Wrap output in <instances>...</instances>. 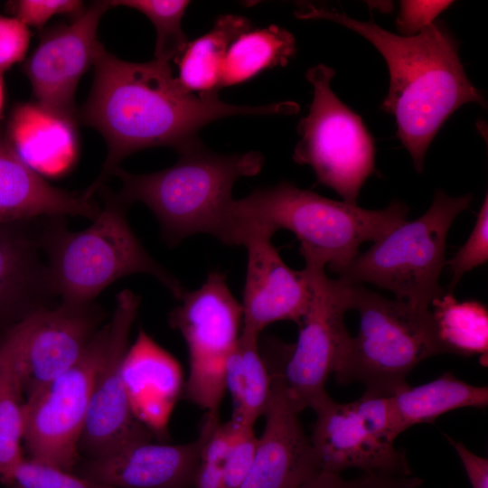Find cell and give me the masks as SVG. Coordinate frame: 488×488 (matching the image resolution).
Wrapping results in <instances>:
<instances>
[{"label": "cell", "instance_id": "23", "mask_svg": "<svg viewBox=\"0 0 488 488\" xmlns=\"http://www.w3.org/2000/svg\"><path fill=\"white\" fill-rule=\"evenodd\" d=\"M250 29L249 21L242 16L226 14L217 18L211 30L188 42L175 59L179 69L176 78L180 84L192 93L218 92L230 44Z\"/></svg>", "mask_w": 488, "mask_h": 488}, {"label": "cell", "instance_id": "29", "mask_svg": "<svg viewBox=\"0 0 488 488\" xmlns=\"http://www.w3.org/2000/svg\"><path fill=\"white\" fill-rule=\"evenodd\" d=\"M198 436L202 446L192 488H223V470L230 443L229 421L218 413H205Z\"/></svg>", "mask_w": 488, "mask_h": 488}, {"label": "cell", "instance_id": "7", "mask_svg": "<svg viewBox=\"0 0 488 488\" xmlns=\"http://www.w3.org/2000/svg\"><path fill=\"white\" fill-rule=\"evenodd\" d=\"M472 196L435 192L429 209L418 219L404 221L365 252L358 254L339 275L346 284H373L393 292L415 307L428 305L443 292L438 280L445 259L448 230Z\"/></svg>", "mask_w": 488, "mask_h": 488}, {"label": "cell", "instance_id": "13", "mask_svg": "<svg viewBox=\"0 0 488 488\" xmlns=\"http://www.w3.org/2000/svg\"><path fill=\"white\" fill-rule=\"evenodd\" d=\"M96 303H63L37 310L0 336L16 359L25 398L71 368L102 327Z\"/></svg>", "mask_w": 488, "mask_h": 488}, {"label": "cell", "instance_id": "30", "mask_svg": "<svg viewBox=\"0 0 488 488\" xmlns=\"http://www.w3.org/2000/svg\"><path fill=\"white\" fill-rule=\"evenodd\" d=\"M12 483L19 488H111L25 456L13 474Z\"/></svg>", "mask_w": 488, "mask_h": 488}, {"label": "cell", "instance_id": "4", "mask_svg": "<svg viewBox=\"0 0 488 488\" xmlns=\"http://www.w3.org/2000/svg\"><path fill=\"white\" fill-rule=\"evenodd\" d=\"M103 207L92 224L68 230L64 217H44L42 249L53 293L61 302L88 304L109 285L133 274L156 278L179 300L186 289L144 248L127 219V205L101 188Z\"/></svg>", "mask_w": 488, "mask_h": 488}, {"label": "cell", "instance_id": "34", "mask_svg": "<svg viewBox=\"0 0 488 488\" xmlns=\"http://www.w3.org/2000/svg\"><path fill=\"white\" fill-rule=\"evenodd\" d=\"M453 1H400L397 28L403 36H414L435 22Z\"/></svg>", "mask_w": 488, "mask_h": 488}, {"label": "cell", "instance_id": "36", "mask_svg": "<svg viewBox=\"0 0 488 488\" xmlns=\"http://www.w3.org/2000/svg\"><path fill=\"white\" fill-rule=\"evenodd\" d=\"M448 442L456 451L472 488H488V460L470 451L462 442L446 436Z\"/></svg>", "mask_w": 488, "mask_h": 488}, {"label": "cell", "instance_id": "19", "mask_svg": "<svg viewBox=\"0 0 488 488\" xmlns=\"http://www.w3.org/2000/svg\"><path fill=\"white\" fill-rule=\"evenodd\" d=\"M43 218L0 224V336L37 310L56 305L42 249Z\"/></svg>", "mask_w": 488, "mask_h": 488}, {"label": "cell", "instance_id": "26", "mask_svg": "<svg viewBox=\"0 0 488 488\" xmlns=\"http://www.w3.org/2000/svg\"><path fill=\"white\" fill-rule=\"evenodd\" d=\"M437 336L445 353L462 356L481 354L488 349V312L478 301H457L452 293L431 302Z\"/></svg>", "mask_w": 488, "mask_h": 488}, {"label": "cell", "instance_id": "6", "mask_svg": "<svg viewBox=\"0 0 488 488\" xmlns=\"http://www.w3.org/2000/svg\"><path fill=\"white\" fill-rule=\"evenodd\" d=\"M351 309L360 314L334 371L341 384L359 382L364 394L392 396L408 386L407 376L421 361L445 353L429 309L390 300L361 286H351Z\"/></svg>", "mask_w": 488, "mask_h": 488}, {"label": "cell", "instance_id": "27", "mask_svg": "<svg viewBox=\"0 0 488 488\" xmlns=\"http://www.w3.org/2000/svg\"><path fill=\"white\" fill-rule=\"evenodd\" d=\"M25 398L15 357L0 344V482L11 484L13 474L24 457Z\"/></svg>", "mask_w": 488, "mask_h": 488}, {"label": "cell", "instance_id": "16", "mask_svg": "<svg viewBox=\"0 0 488 488\" xmlns=\"http://www.w3.org/2000/svg\"><path fill=\"white\" fill-rule=\"evenodd\" d=\"M269 368L272 391L265 427L240 488H298L320 472L311 441L286 398L284 367L275 363Z\"/></svg>", "mask_w": 488, "mask_h": 488}, {"label": "cell", "instance_id": "1", "mask_svg": "<svg viewBox=\"0 0 488 488\" xmlns=\"http://www.w3.org/2000/svg\"><path fill=\"white\" fill-rule=\"evenodd\" d=\"M297 104L237 106L218 92L185 89L168 62L120 60L107 51L94 65L90 93L78 117L104 137L108 152L101 171L83 193L93 199L120 162L142 149L169 146L180 155L202 145L199 130L217 119L236 115L293 114Z\"/></svg>", "mask_w": 488, "mask_h": 488}, {"label": "cell", "instance_id": "12", "mask_svg": "<svg viewBox=\"0 0 488 488\" xmlns=\"http://www.w3.org/2000/svg\"><path fill=\"white\" fill-rule=\"evenodd\" d=\"M141 297L125 289L116 298L108 324V342L97 373L80 439V457L94 458L140 441H152V431L133 411L124 376L129 335Z\"/></svg>", "mask_w": 488, "mask_h": 488}, {"label": "cell", "instance_id": "38", "mask_svg": "<svg viewBox=\"0 0 488 488\" xmlns=\"http://www.w3.org/2000/svg\"><path fill=\"white\" fill-rule=\"evenodd\" d=\"M298 488H363L361 476L345 480L340 474L319 472Z\"/></svg>", "mask_w": 488, "mask_h": 488}, {"label": "cell", "instance_id": "32", "mask_svg": "<svg viewBox=\"0 0 488 488\" xmlns=\"http://www.w3.org/2000/svg\"><path fill=\"white\" fill-rule=\"evenodd\" d=\"M228 421L230 443L223 470V488H240L252 465L258 437L253 427Z\"/></svg>", "mask_w": 488, "mask_h": 488}, {"label": "cell", "instance_id": "28", "mask_svg": "<svg viewBox=\"0 0 488 488\" xmlns=\"http://www.w3.org/2000/svg\"><path fill=\"white\" fill-rule=\"evenodd\" d=\"M109 4L136 9L151 21L156 33L155 60L169 63L183 52L188 42L182 29V18L190 1L113 0Z\"/></svg>", "mask_w": 488, "mask_h": 488}, {"label": "cell", "instance_id": "20", "mask_svg": "<svg viewBox=\"0 0 488 488\" xmlns=\"http://www.w3.org/2000/svg\"><path fill=\"white\" fill-rule=\"evenodd\" d=\"M99 211L94 199L83 192H70L49 183L0 133V224L68 215L93 221Z\"/></svg>", "mask_w": 488, "mask_h": 488}, {"label": "cell", "instance_id": "11", "mask_svg": "<svg viewBox=\"0 0 488 488\" xmlns=\"http://www.w3.org/2000/svg\"><path fill=\"white\" fill-rule=\"evenodd\" d=\"M305 262L311 298L283 371L286 398L298 414L329 396L327 379L350 337L344 314L351 309L352 285L330 278L320 264Z\"/></svg>", "mask_w": 488, "mask_h": 488}, {"label": "cell", "instance_id": "40", "mask_svg": "<svg viewBox=\"0 0 488 488\" xmlns=\"http://www.w3.org/2000/svg\"><path fill=\"white\" fill-rule=\"evenodd\" d=\"M6 488H19V487H17L14 483H11V484L6 485Z\"/></svg>", "mask_w": 488, "mask_h": 488}, {"label": "cell", "instance_id": "18", "mask_svg": "<svg viewBox=\"0 0 488 488\" xmlns=\"http://www.w3.org/2000/svg\"><path fill=\"white\" fill-rule=\"evenodd\" d=\"M202 441L167 445L140 441L94 458H80L73 473L111 488H192Z\"/></svg>", "mask_w": 488, "mask_h": 488}, {"label": "cell", "instance_id": "5", "mask_svg": "<svg viewBox=\"0 0 488 488\" xmlns=\"http://www.w3.org/2000/svg\"><path fill=\"white\" fill-rule=\"evenodd\" d=\"M263 163L258 152L219 155L202 144L162 171L136 174L118 167L114 174L122 183L119 199L126 205L141 202L148 207L164 240L174 246L199 233L219 239L234 200L235 182L258 174Z\"/></svg>", "mask_w": 488, "mask_h": 488}, {"label": "cell", "instance_id": "37", "mask_svg": "<svg viewBox=\"0 0 488 488\" xmlns=\"http://www.w3.org/2000/svg\"><path fill=\"white\" fill-rule=\"evenodd\" d=\"M363 488H417L421 484L418 478L383 474H362Z\"/></svg>", "mask_w": 488, "mask_h": 488}, {"label": "cell", "instance_id": "15", "mask_svg": "<svg viewBox=\"0 0 488 488\" xmlns=\"http://www.w3.org/2000/svg\"><path fill=\"white\" fill-rule=\"evenodd\" d=\"M313 409L316 419L310 441L320 472L340 474L356 468L363 474H411L405 453L372 426L356 400L339 403L327 396Z\"/></svg>", "mask_w": 488, "mask_h": 488}, {"label": "cell", "instance_id": "10", "mask_svg": "<svg viewBox=\"0 0 488 488\" xmlns=\"http://www.w3.org/2000/svg\"><path fill=\"white\" fill-rule=\"evenodd\" d=\"M107 323L67 371L25 398L23 442L30 458L73 472L95 379L108 342Z\"/></svg>", "mask_w": 488, "mask_h": 488}, {"label": "cell", "instance_id": "24", "mask_svg": "<svg viewBox=\"0 0 488 488\" xmlns=\"http://www.w3.org/2000/svg\"><path fill=\"white\" fill-rule=\"evenodd\" d=\"M402 432L459 408H484L488 389L463 381L446 372L426 384L409 385L391 396Z\"/></svg>", "mask_w": 488, "mask_h": 488}, {"label": "cell", "instance_id": "17", "mask_svg": "<svg viewBox=\"0 0 488 488\" xmlns=\"http://www.w3.org/2000/svg\"><path fill=\"white\" fill-rule=\"evenodd\" d=\"M271 239L266 234H253L242 244L248 251L240 303L242 330L258 335L278 321L288 320L299 324L311 298L306 271L290 268Z\"/></svg>", "mask_w": 488, "mask_h": 488}, {"label": "cell", "instance_id": "33", "mask_svg": "<svg viewBox=\"0 0 488 488\" xmlns=\"http://www.w3.org/2000/svg\"><path fill=\"white\" fill-rule=\"evenodd\" d=\"M14 17L27 27L41 30L56 14H69L75 18L84 8L79 0H18L11 3Z\"/></svg>", "mask_w": 488, "mask_h": 488}, {"label": "cell", "instance_id": "3", "mask_svg": "<svg viewBox=\"0 0 488 488\" xmlns=\"http://www.w3.org/2000/svg\"><path fill=\"white\" fill-rule=\"evenodd\" d=\"M408 211L397 200L384 209L366 210L280 182L233 200L219 240L242 246L253 234L272 237L278 230H287L299 240L305 261L328 266L340 275L362 243L382 238L406 221Z\"/></svg>", "mask_w": 488, "mask_h": 488}, {"label": "cell", "instance_id": "14", "mask_svg": "<svg viewBox=\"0 0 488 488\" xmlns=\"http://www.w3.org/2000/svg\"><path fill=\"white\" fill-rule=\"evenodd\" d=\"M109 7V1H96L71 23L58 25L42 35L23 66L39 105L77 120V86L106 51L98 40L97 30Z\"/></svg>", "mask_w": 488, "mask_h": 488}, {"label": "cell", "instance_id": "31", "mask_svg": "<svg viewBox=\"0 0 488 488\" xmlns=\"http://www.w3.org/2000/svg\"><path fill=\"white\" fill-rule=\"evenodd\" d=\"M487 259L488 196L486 193L470 236L455 255L446 261L452 272L449 292H453L464 274L484 264Z\"/></svg>", "mask_w": 488, "mask_h": 488}, {"label": "cell", "instance_id": "8", "mask_svg": "<svg viewBox=\"0 0 488 488\" xmlns=\"http://www.w3.org/2000/svg\"><path fill=\"white\" fill-rule=\"evenodd\" d=\"M334 70L324 64L310 68L313 85L309 113L297 125L300 140L293 160L309 165L324 186L350 204L375 170V145L359 115L343 104L331 89Z\"/></svg>", "mask_w": 488, "mask_h": 488}, {"label": "cell", "instance_id": "22", "mask_svg": "<svg viewBox=\"0 0 488 488\" xmlns=\"http://www.w3.org/2000/svg\"><path fill=\"white\" fill-rule=\"evenodd\" d=\"M259 335L241 330L227 359L225 387L231 395L233 422L254 427L272 391V372L259 350Z\"/></svg>", "mask_w": 488, "mask_h": 488}, {"label": "cell", "instance_id": "39", "mask_svg": "<svg viewBox=\"0 0 488 488\" xmlns=\"http://www.w3.org/2000/svg\"><path fill=\"white\" fill-rule=\"evenodd\" d=\"M5 100V88H4V80L3 73L0 71V117L4 107Z\"/></svg>", "mask_w": 488, "mask_h": 488}, {"label": "cell", "instance_id": "21", "mask_svg": "<svg viewBox=\"0 0 488 488\" xmlns=\"http://www.w3.org/2000/svg\"><path fill=\"white\" fill-rule=\"evenodd\" d=\"M5 136L21 159L41 176L65 174L79 155L76 121L37 102L13 108Z\"/></svg>", "mask_w": 488, "mask_h": 488}, {"label": "cell", "instance_id": "35", "mask_svg": "<svg viewBox=\"0 0 488 488\" xmlns=\"http://www.w3.org/2000/svg\"><path fill=\"white\" fill-rule=\"evenodd\" d=\"M30 33L28 27L16 17L0 15V71L21 61L28 50Z\"/></svg>", "mask_w": 488, "mask_h": 488}, {"label": "cell", "instance_id": "2", "mask_svg": "<svg viewBox=\"0 0 488 488\" xmlns=\"http://www.w3.org/2000/svg\"><path fill=\"white\" fill-rule=\"evenodd\" d=\"M301 19L340 23L367 39L388 65L389 87L381 108L395 117L397 136L421 173L427 148L444 122L461 106L483 97L468 80L456 40L441 21L414 36L395 34L371 22L352 19L344 12L303 4Z\"/></svg>", "mask_w": 488, "mask_h": 488}, {"label": "cell", "instance_id": "9", "mask_svg": "<svg viewBox=\"0 0 488 488\" xmlns=\"http://www.w3.org/2000/svg\"><path fill=\"white\" fill-rule=\"evenodd\" d=\"M179 301L169 324L188 350L185 397L207 413H218L226 390V361L240 335L241 304L218 271L210 272L199 288L186 290Z\"/></svg>", "mask_w": 488, "mask_h": 488}, {"label": "cell", "instance_id": "25", "mask_svg": "<svg viewBox=\"0 0 488 488\" xmlns=\"http://www.w3.org/2000/svg\"><path fill=\"white\" fill-rule=\"evenodd\" d=\"M295 53L296 40L288 31L277 25L249 30L230 44L220 87L239 84L265 70L286 66Z\"/></svg>", "mask_w": 488, "mask_h": 488}]
</instances>
